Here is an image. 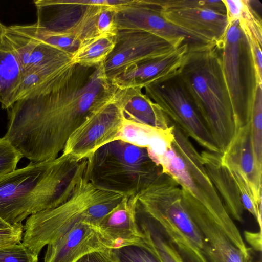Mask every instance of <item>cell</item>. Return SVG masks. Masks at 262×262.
<instances>
[{
	"label": "cell",
	"mask_w": 262,
	"mask_h": 262,
	"mask_svg": "<svg viewBox=\"0 0 262 262\" xmlns=\"http://www.w3.org/2000/svg\"><path fill=\"white\" fill-rule=\"evenodd\" d=\"M185 42L145 31H118L115 47L103 63L104 73L110 81L128 68L165 56Z\"/></svg>",
	"instance_id": "11"
},
{
	"label": "cell",
	"mask_w": 262,
	"mask_h": 262,
	"mask_svg": "<svg viewBox=\"0 0 262 262\" xmlns=\"http://www.w3.org/2000/svg\"><path fill=\"white\" fill-rule=\"evenodd\" d=\"M22 158L7 140L0 138V177L15 170Z\"/></svg>",
	"instance_id": "36"
},
{
	"label": "cell",
	"mask_w": 262,
	"mask_h": 262,
	"mask_svg": "<svg viewBox=\"0 0 262 262\" xmlns=\"http://www.w3.org/2000/svg\"><path fill=\"white\" fill-rule=\"evenodd\" d=\"M86 164V159L74 161L61 155L53 160L33 196V214L69 200L84 178Z\"/></svg>",
	"instance_id": "14"
},
{
	"label": "cell",
	"mask_w": 262,
	"mask_h": 262,
	"mask_svg": "<svg viewBox=\"0 0 262 262\" xmlns=\"http://www.w3.org/2000/svg\"><path fill=\"white\" fill-rule=\"evenodd\" d=\"M118 31H141L169 39L183 40L189 46L207 42L167 21L154 0H131L120 7L115 14Z\"/></svg>",
	"instance_id": "15"
},
{
	"label": "cell",
	"mask_w": 262,
	"mask_h": 262,
	"mask_svg": "<svg viewBox=\"0 0 262 262\" xmlns=\"http://www.w3.org/2000/svg\"><path fill=\"white\" fill-rule=\"evenodd\" d=\"M124 119L114 100L89 117L70 135L60 155L74 161L87 159L101 147L117 140Z\"/></svg>",
	"instance_id": "13"
},
{
	"label": "cell",
	"mask_w": 262,
	"mask_h": 262,
	"mask_svg": "<svg viewBox=\"0 0 262 262\" xmlns=\"http://www.w3.org/2000/svg\"><path fill=\"white\" fill-rule=\"evenodd\" d=\"M244 237L247 242L256 251H261V231L252 232L249 231L244 232Z\"/></svg>",
	"instance_id": "40"
},
{
	"label": "cell",
	"mask_w": 262,
	"mask_h": 262,
	"mask_svg": "<svg viewBox=\"0 0 262 262\" xmlns=\"http://www.w3.org/2000/svg\"><path fill=\"white\" fill-rule=\"evenodd\" d=\"M112 251L116 262H161L143 239L138 244L117 246Z\"/></svg>",
	"instance_id": "33"
},
{
	"label": "cell",
	"mask_w": 262,
	"mask_h": 262,
	"mask_svg": "<svg viewBox=\"0 0 262 262\" xmlns=\"http://www.w3.org/2000/svg\"><path fill=\"white\" fill-rule=\"evenodd\" d=\"M178 72L223 155L237 128L223 74L220 41L188 46Z\"/></svg>",
	"instance_id": "2"
},
{
	"label": "cell",
	"mask_w": 262,
	"mask_h": 262,
	"mask_svg": "<svg viewBox=\"0 0 262 262\" xmlns=\"http://www.w3.org/2000/svg\"><path fill=\"white\" fill-rule=\"evenodd\" d=\"M136 219L143 241L158 256L161 262H182L181 258L162 225L136 205Z\"/></svg>",
	"instance_id": "24"
},
{
	"label": "cell",
	"mask_w": 262,
	"mask_h": 262,
	"mask_svg": "<svg viewBox=\"0 0 262 262\" xmlns=\"http://www.w3.org/2000/svg\"><path fill=\"white\" fill-rule=\"evenodd\" d=\"M100 189L83 178L66 202L30 215L24 226L22 243L38 258L45 246L60 238L77 222L85 221L87 210Z\"/></svg>",
	"instance_id": "7"
},
{
	"label": "cell",
	"mask_w": 262,
	"mask_h": 262,
	"mask_svg": "<svg viewBox=\"0 0 262 262\" xmlns=\"http://www.w3.org/2000/svg\"><path fill=\"white\" fill-rule=\"evenodd\" d=\"M185 42L167 55L132 66L113 78L112 84L118 89H143L147 85L175 73L180 68L188 50Z\"/></svg>",
	"instance_id": "18"
},
{
	"label": "cell",
	"mask_w": 262,
	"mask_h": 262,
	"mask_svg": "<svg viewBox=\"0 0 262 262\" xmlns=\"http://www.w3.org/2000/svg\"><path fill=\"white\" fill-rule=\"evenodd\" d=\"M37 20L43 32L64 33L80 45L99 37L115 36L116 9L120 0H36Z\"/></svg>",
	"instance_id": "4"
},
{
	"label": "cell",
	"mask_w": 262,
	"mask_h": 262,
	"mask_svg": "<svg viewBox=\"0 0 262 262\" xmlns=\"http://www.w3.org/2000/svg\"><path fill=\"white\" fill-rule=\"evenodd\" d=\"M75 262H116L112 249L93 251L83 255Z\"/></svg>",
	"instance_id": "38"
},
{
	"label": "cell",
	"mask_w": 262,
	"mask_h": 262,
	"mask_svg": "<svg viewBox=\"0 0 262 262\" xmlns=\"http://www.w3.org/2000/svg\"><path fill=\"white\" fill-rule=\"evenodd\" d=\"M166 233L182 262H206L200 251L194 247L183 235L175 231H167Z\"/></svg>",
	"instance_id": "34"
},
{
	"label": "cell",
	"mask_w": 262,
	"mask_h": 262,
	"mask_svg": "<svg viewBox=\"0 0 262 262\" xmlns=\"http://www.w3.org/2000/svg\"><path fill=\"white\" fill-rule=\"evenodd\" d=\"M38 259L20 242L0 247V262H38Z\"/></svg>",
	"instance_id": "35"
},
{
	"label": "cell",
	"mask_w": 262,
	"mask_h": 262,
	"mask_svg": "<svg viewBox=\"0 0 262 262\" xmlns=\"http://www.w3.org/2000/svg\"><path fill=\"white\" fill-rule=\"evenodd\" d=\"M115 45V36L95 38L80 45L73 54L72 61L84 67L98 66L106 60Z\"/></svg>",
	"instance_id": "27"
},
{
	"label": "cell",
	"mask_w": 262,
	"mask_h": 262,
	"mask_svg": "<svg viewBox=\"0 0 262 262\" xmlns=\"http://www.w3.org/2000/svg\"><path fill=\"white\" fill-rule=\"evenodd\" d=\"M182 190L185 207L202 235L201 253L206 262H249L205 207L187 190Z\"/></svg>",
	"instance_id": "16"
},
{
	"label": "cell",
	"mask_w": 262,
	"mask_h": 262,
	"mask_svg": "<svg viewBox=\"0 0 262 262\" xmlns=\"http://www.w3.org/2000/svg\"><path fill=\"white\" fill-rule=\"evenodd\" d=\"M4 36L11 46L23 75L58 62L71 60L72 54L6 27Z\"/></svg>",
	"instance_id": "19"
},
{
	"label": "cell",
	"mask_w": 262,
	"mask_h": 262,
	"mask_svg": "<svg viewBox=\"0 0 262 262\" xmlns=\"http://www.w3.org/2000/svg\"><path fill=\"white\" fill-rule=\"evenodd\" d=\"M229 20L238 19L244 29L262 43L261 18L258 8H261L259 1L223 0Z\"/></svg>",
	"instance_id": "26"
},
{
	"label": "cell",
	"mask_w": 262,
	"mask_h": 262,
	"mask_svg": "<svg viewBox=\"0 0 262 262\" xmlns=\"http://www.w3.org/2000/svg\"><path fill=\"white\" fill-rule=\"evenodd\" d=\"M204 168L228 213L235 221L244 222V208L237 188L222 154L207 150L200 153Z\"/></svg>",
	"instance_id": "21"
},
{
	"label": "cell",
	"mask_w": 262,
	"mask_h": 262,
	"mask_svg": "<svg viewBox=\"0 0 262 262\" xmlns=\"http://www.w3.org/2000/svg\"><path fill=\"white\" fill-rule=\"evenodd\" d=\"M72 62L71 59L58 62L23 75L14 94L12 99L13 104L28 91L52 77Z\"/></svg>",
	"instance_id": "32"
},
{
	"label": "cell",
	"mask_w": 262,
	"mask_h": 262,
	"mask_svg": "<svg viewBox=\"0 0 262 262\" xmlns=\"http://www.w3.org/2000/svg\"><path fill=\"white\" fill-rule=\"evenodd\" d=\"M136 195L126 194L121 202L97 226L102 235L117 246L142 241L136 219Z\"/></svg>",
	"instance_id": "20"
},
{
	"label": "cell",
	"mask_w": 262,
	"mask_h": 262,
	"mask_svg": "<svg viewBox=\"0 0 262 262\" xmlns=\"http://www.w3.org/2000/svg\"><path fill=\"white\" fill-rule=\"evenodd\" d=\"M249 122L256 163L262 170V83L256 87Z\"/></svg>",
	"instance_id": "31"
},
{
	"label": "cell",
	"mask_w": 262,
	"mask_h": 262,
	"mask_svg": "<svg viewBox=\"0 0 262 262\" xmlns=\"http://www.w3.org/2000/svg\"><path fill=\"white\" fill-rule=\"evenodd\" d=\"M136 198L137 204L162 226L179 232L202 251V235L185 207L181 187L172 178L162 172Z\"/></svg>",
	"instance_id": "9"
},
{
	"label": "cell",
	"mask_w": 262,
	"mask_h": 262,
	"mask_svg": "<svg viewBox=\"0 0 262 262\" xmlns=\"http://www.w3.org/2000/svg\"><path fill=\"white\" fill-rule=\"evenodd\" d=\"M118 89L106 77L103 63L92 67L77 64L69 81L59 72L13 104L8 135L31 160H54L89 117L114 101Z\"/></svg>",
	"instance_id": "1"
},
{
	"label": "cell",
	"mask_w": 262,
	"mask_h": 262,
	"mask_svg": "<svg viewBox=\"0 0 262 262\" xmlns=\"http://www.w3.org/2000/svg\"><path fill=\"white\" fill-rule=\"evenodd\" d=\"M169 128H158L131 121L124 118L117 140L138 147L147 148L155 138Z\"/></svg>",
	"instance_id": "30"
},
{
	"label": "cell",
	"mask_w": 262,
	"mask_h": 262,
	"mask_svg": "<svg viewBox=\"0 0 262 262\" xmlns=\"http://www.w3.org/2000/svg\"><path fill=\"white\" fill-rule=\"evenodd\" d=\"M168 22L207 42L221 41L229 22L223 0H154Z\"/></svg>",
	"instance_id": "10"
},
{
	"label": "cell",
	"mask_w": 262,
	"mask_h": 262,
	"mask_svg": "<svg viewBox=\"0 0 262 262\" xmlns=\"http://www.w3.org/2000/svg\"><path fill=\"white\" fill-rule=\"evenodd\" d=\"M142 89H118L114 100L122 110L124 118L158 128H169L171 123L168 118L160 107L142 92Z\"/></svg>",
	"instance_id": "22"
},
{
	"label": "cell",
	"mask_w": 262,
	"mask_h": 262,
	"mask_svg": "<svg viewBox=\"0 0 262 262\" xmlns=\"http://www.w3.org/2000/svg\"><path fill=\"white\" fill-rule=\"evenodd\" d=\"M220 43L223 74L238 129L249 122L256 87L262 79L238 19L229 21Z\"/></svg>",
	"instance_id": "6"
},
{
	"label": "cell",
	"mask_w": 262,
	"mask_h": 262,
	"mask_svg": "<svg viewBox=\"0 0 262 262\" xmlns=\"http://www.w3.org/2000/svg\"><path fill=\"white\" fill-rule=\"evenodd\" d=\"M22 223L10 227H0V247L19 243L23 237Z\"/></svg>",
	"instance_id": "37"
},
{
	"label": "cell",
	"mask_w": 262,
	"mask_h": 262,
	"mask_svg": "<svg viewBox=\"0 0 262 262\" xmlns=\"http://www.w3.org/2000/svg\"><path fill=\"white\" fill-rule=\"evenodd\" d=\"M259 262H260V261H259Z\"/></svg>",
	"instance_id": "43"
},
{
	"label": "cell",
	"mask_w": 262,
	"mask_h": 262,
	"mask_svg": "<svg viewBox=\"0 0 262 262\" xmlns=\"http://www.w3.org/2000/svg\"><path fill=\"white\" fill-rule=\"evenodd\" d=\"M44 262H75L89 253L113 249L97 227L79 221L55 241L47 245Z\"/></svg>",
	"instance_id": "17"
},
{
	"label": "cell",
	"mask_w": 262,
	"mask_h": 262,
	"mask_svg": "<svg viewBox=\"0 0 262 262\" xmlns=\"http://www.w3.org/2000/svg\"><path fill=\"white\" fill-rule=\"evenodd\" d=\"M23 76L21 65L3 35L0 40V102L2 108L8 109L13 105V97Z\"/></svg>",
	"instance_id": "25"
},
{
	"label": "cell",
	"mask_w": 262,
	"mask_h": 262,
	"mask_svg": "<svg viewBox=\"0 0 262 262\" xmlns=\"http://www.w3.org/2000/svg\"><path fill=\"white\" fill-rule=\"evenodd\" d=\"M52 161L30 162L25 167L0 177L2 221L14 226L33 214V196Z\"/></svg>",
	"instance_id": "12"
},
{
	"label": "cell",
	"mask_w": 262,
	"mask_h": 262,
	"mask_svg": "<svg viewBox=\"0 0 262 262\" xmlns=\"http://www.w3.org/2000/svg\"><path fill=\"white\" fill-rule=\"evenodd\" d=\"M13 30L33 39L49 45L61 51L73 54L80 43L73 36L64 33L43 32L37 30L33 25L10 26Z\"/></svg>",
	"instance_id": "29"
},
{
	"label": "cell",
	"mask_w": 262,
	"mask_h": 262,
	"mask_svg": "<svg viewBox=\"0 0 262 262\" xmlns=\"http://www.w3.org/2000/svg\"><path fill=\"white\" fill-rule=\"evenodd\" d=\"M86 161L84 178L88 182L129 195L137 194L162 172L146 148L120 140L101 147Z\"/></svg>",
	"instance_id": "5"
},
{
	"label": "cell",
	"mask_w": 262,
	"mask_h": 262,
	"mask_svg": "<svg viewBox=\"0 0 262 262\" xmlns=\"http://www.w3.org/2000/svg\"><path fill=\"white\" fill-rule=\"evenodd\" d=\"M222 160L223 162L237 165L257 194L261 196L262 170L256 163L249 122L237 129L232 142L222 155Z\"/></svg>",
	"instance_id": "23"
},
{
	"label": "cell",
	"mask_w": 262,
	"mask_h": 262,
	"mask_svg": "<svg viewBox=\"0 0 262 262\" xmlns=\"http://www.w3.org/2000/svg\"><path fill=\"white\" fill-rule=\"evenodd\" d=\"M6 27L0 23V40H1L5 32Z\"/></svg>",
	"instance_id": "41"
},
{
	"label": "cell",
	"mask_w": 262,
	"mask_h": 262,
	"mask_svg": "<svg viewBox=\"0 0 262 262\" xmlns=\"http://www.w3.org/2000/svg\"><path fill=\"white\" fill-rule=\"evenodd\" d=\"M143 89L172 124L206 150L220 153L178 71Z\"/></svg>",
	"instance_id": "8"
},
{
	"label": "cell",
	"mask_w": 262,
	"mask_h": 262,
	"mask_svg": "<svg viewBox=\"0 0 262 262\" xmlns=\"http://www.w3.org/2000/svg\"><path fill=\"white\" fill-rule=\"evenodd\" d=\"M222 163L228 168L235 181L244 209L254 217L259 225V230L261 231V196L257 194L237 165L223 161Z\"/></svg>",
	"instance_id": "28"
},
{
	"label": "cell",
	"mask_w": 262,
	"mask_h": 262,
	"mask_svg": "<svg viewBox=\"0 0 262 262\" xmlns=\"http://www.w3.org/2000/svg\"><path fill=\"white\" fill-rule=\"evenodd\" d=\"M173 133L172 144L157 160L156 164L161 168L163 173L170 176L182 188L199 201L233 244L244 254H247L248 248L207 175L200 153L189 138L174 125Z\"/></svg>",
	"instance_id": "3"
},
{
	"label": "cell",
	"mask_w": 262,
	"mask_h": 262,
	"mask_svg": "<svg viewBox=\"0 0 262 262\" xmlns=\"http://www.w3.org/2000/svg\"><path fill=\"white\" fill-rule=\"evenodd\" d=\"M244 30L247 35L249 41L257 74L259 77L262 79V43L258 41L255 38L248 34L244 29Z\"/></svg>",
	"instance_id": "39"
},
{
	"label": "cell",
	"mask_w": 262,
	"mask_h": 262,
	"mask_svg": "<svg viewBox=\"0 0 262 262\" xmlns=\"http://www.w3.org/2000/svg\"><path fill=\"white\" fill-rule=\"evenodd\" d=\"M12 226H11V225L8 224L7 223L4 222L0 219V227L7 228V227H10Z\"/></svg>",
	"instance_id": "42"
}]
</instances>
